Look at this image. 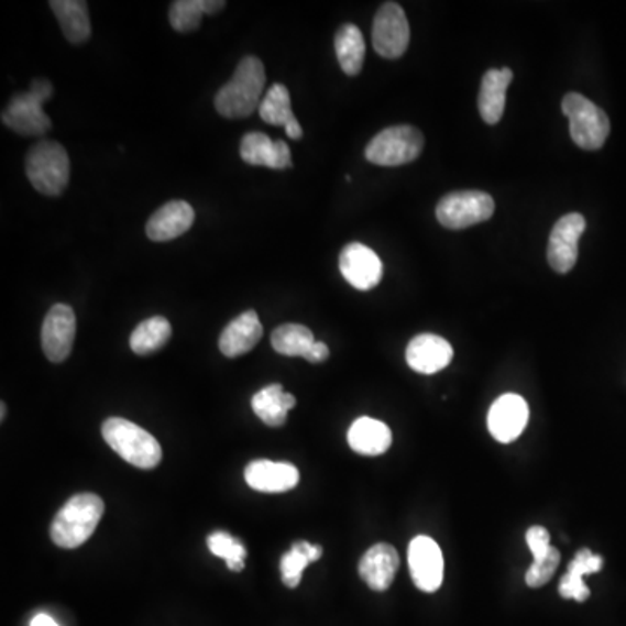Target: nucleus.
Returning a JSON list of instances; mask_svg holds the SVG:
<instances>
[{"mask_svg":"<svg viewBox=\"0 0 626 626\" xmlns=\"http://www.w3.org/2000/svg\"><path fill=\"white\" fill-rule=\"evenodd\" d=\"M266 74L262 59L245 56L237 65L232 79L224 84L215 98V107L224 119H245L262 105Z\"/></svg>","mask_w":626,"mask_h":626,"instance_id":"f257e3e1","label":"nucleus"},{"mask_svg":"<svg viewBox=\"0 0 626 626\" xmlns=\"http://www.w3.org/2000/svg\"><path fill=\"white\" fill-rule=\"evenodd\" d=\"M105 514L103 499L98 494H75L54 517L51 539L59 548L80 547L91 538Z\"/></svg>","mask_w":626,"mask_h":626,"instance_id":"f03ea898","label":"nucleus"},{"mask_svg":"<svg viewBox=\"0 0 626 626\" xmlns=\"http://www.w3.org/2000/svg\"><path fill=\"white\" fill-rule=\"evenodd\" d=\"M113 451L136 469L152 470L162 461V448L152 433L124 418H108L101 427Z\"/></svg>","mask_w":626,"mask_h":626,"instance_id":"7ed1b4c3","label":"nucleus"},{"mask_svg":"<svg viewBox=\"0 0 626 626\" xmlns=\"http://www.w3.org/2000/svg\"><path fill=\"white\" fill-rule=\"evenodd\" d=\"M26 176L42 196H62L70 182V158L58 142L42 140L26 155Z\"/></svg>","mask_w":626,"mask_h":626,"instance_id":"20e7f679","label":"nucleus"},{"mask_svg":"<svg viewBox=\"0 0 626 626\" xmlns=\"http://www.w3.org/2000/svg\"><path fill=\"white\" fill-rule=\"evenodd\" d=\"M53 96V84L35 79L29 91L18 92L2 112V122L21 136H42L51 129V119L44 112V101Z\"/></svg>","mask_w":626,"mask_h":626,"instance_id":"39448f33","label":"nucleus"},{"mask_svg":"<svg viewBox=\"0 0 626 626\" xmlns=\"http://www.w3.org/2000/svg\"><path fill=\"white\" fill-rule=\"evenodd\" d=\"M562 112L569 119L571 138L580 149L598 150L609 136L611 124L606 112L580 92H569L562 100Z\"/></svg>","mask_w":626,"mask_h":626,"instance_id":"423d86ee","label":"nucleus"},{"mask_svg":"<svg viewBox=\"0 0 626 626\" xmlns=\"http://www.w3.org/2000/svg\"><path fill=\"white\" fill-rule=\"evenodd\" d=\"M425 138L415 125L386 128L365 146V158L376 166H404L416 161L424 150Z\"/></svg>","mask_w":626,"mask_h":626,"instance_id":"0eeeda50","label":"nucleus"},{"mask_svg":"<svg viewBox=\"0 0 626 626\" xmlns=\"http://www.w3.org/2000/svg\"><path fill=\"white\" fill-rule=\"evenodd\" d=\"M494 212V200L481 190L452 191L437 204V220L449 230L469 229L473 224L490 220Z\"/></svg>","mask_w":626,"mask_h":626,"instance_id":"6e6552de","label":"nucleus"},{"mask_svg":"<svg viewBox=\"0 0 626 626\" xmlns=\"http://www.w3.org/2000/svg\"><path fill=\"white\" fill-rule=\"evenodd\" d=\"M409 21L397 2H386L374 18L373 46L383 58H400L409 46Z\"/></svg>","mask_w":626,"mask_h":626,"instance_id":"1a4fd4ad","label":"nucleus"},{"mask_svg":"<svg viewBox=\"0 0 626 626\" xmlns=\"http://www.w3.org/2000/svg\"><path fill=\"white\" fill-rule=\"evenodd\" d=\"M586 229V221L580 212H571L557 221L548 239V263L557 274H568L576 265L578 242Z\"/></svg>","mask_w":626,"mask_h":626,"instance_id":"9d476101","label":"nucleus"},{"mask_svg":"<svg viewBox=\"0 0 626 626\" xmlns=\"http://www.w3.org/2000/svg\"><path fill=\"white\" fill-rule=\"evenodd\" d=\"M409 571L421 592L433 593L444 581V556L436 539L416 536L409 543Z\"/></svg>","mask_w":626,"mask_h":626,"instance_id":"9b49d317","label":"nucleus"},{"mask_svg":"<svg viewBox=\"0 0 626 626\" xmlns=\"http://www.w3.org/2000/svg\"><path fill=\"white\" fill-rule=\"evenodd\" d=\"M75 332L77 320L74 308L65 304L54 305L42 323V350L47 361L56 364L67 361L74 347Z\"/></svg>","mask_w":626,"mask_h":626,"instance_id":"f8f14e48","label":"nucleus"},{"mask_svg":"<svg viewBox=\"0 0 626 626\" xmlns=\"http://www.w3.org/2000/svg\"><path fill=\"white\" fill-rule=\"evenodd\" d=\"M340 270L347 283L359 290L374 289L382 283V260L361 242L344 245L340 254Z\"/></svg>","mask_w":626,"mask_h":626,"instance_id":"ddd939ff","label":"nucleus"},{"mask_svg":"<svg viewBox=\"0 0 626 626\" xmlns=\"http://www.w3.org/2000/svg\"><path fill=\"white\" fill-rule=\"evenodd\" d=\"M527 419H529V406L526 400L520 395L506 394L494 400L491 406L487 428L498 442L510 444L526 430Z\"/></svg>","mask_w":626,"mask_h":626,"instance_id":"4468645a","label":"nucleus"},{"mask_svg":"<svg viewBox=\"0 0 626 626\" xmlns=\"http://www.w3.org/2000/svg\"><path fill=\"white\" fill-rule=\"evenodd\" d=\"M452 347L437 334H419L407 344L406 361L419 374H436L451 364Z\"/></svg>","mask_w":626,"mask_h":626,"instance_id":"2eb2a0df","label":"nucleus"},{"mask_svg":"<svg viewBox=\"0 0 626 626\" xmlns=\"http://www.w3.org/2000/svg\"><path fill=\"white\" fill-rule=\"evenodd\" d=\"M196 221V211L185 200H169L152 215L146 223L150 241L167 242L178 239L191 229Z\"/></svg>","mask_w":626,"mask_h":626,"instance_id":"dca6fc26","label":"nucleus"},{"mask_svg":"<svg viewBox=\"0 0 626 626\" xmlns=\"http://www.w3.org/2000/svg\"><path fill=\"white\" fill-rule=\"evenodd\" d=\"M400 559L397 550L388 543H377L371 547L359 562V574L365 585L374 592H386L394 583Z\"/></svg>","mask_w":626,"mask_h":626,"instance_id":"f3484780","label":"nucleus"},{"mask_svg":"<svg viewBox=\"0 0 626 626\" xmlns=\"http://www.w3.org/2000/svg\"><path fill=\"white\" fill-rule=\"evenodd\" d=\"M245 482L260 493H286L295 490L299 482V472L290 463L256 460L244 472Z\"/></svg>","mask_w":626,"mask_h":626,"instance_id":"a211bd4d","label":"nucleus"},{"mask_svg":"<svg viewBox=\"0 0 626 626\" xmlns=\"http://www.w3.org/2000/svg\"><path fill=\"white\" fill-rule=\"evenodd\" d=\"M241 157L250 166H265L270 169H289L290 150L286 142L272 138L265 133H248L242 138Z\"/></svg>","mask_w":626,"mask_h":626,"instance_id":"6ab92c4d","label":"nucleus"},{"mask_svg":"<svg viewBox=\"0 0 626 626\" xmlns=\"http://www.w3.org/2000/svg\"><path fill=\"white\" fill-rule=\"evenodd\" d=\"M263 326L256 311L248 310L233 319L220 337V350L224 358H241L260 343Z\"/></svg>","mask_w":626,"mask_h":626,"instance_id":"aec40b11","label":"nucleus"},{"mask_svg":"<svg viewBox=\"0 0 626 626\" xmlns=\"http://www.w3.org/2000/svg\"><path fill=\"white\" fill-rule=\"evenodd\" d=\"M514 80L510 68H493L485 72L482 77L481 92H479V112L487 124H498L505 112L506 89Z\"/></svg>","mask_w":626,"mask_h":626,"instance_id":"412c9836","label":"nucleus"},{"mask_svg":"<svg viewBox=\"0 0 626 626\" xmlns=\"http://www.w3.org/2000/svg\"><path fill=\"white\" fill-rule=\"evenodd\" d=\"M349 444L362 457H380L392 446V431L382 421L374 418L355 419L349 430Z\"/></svg>","mask_w":626,"mask_h":626,"instance_id":"4be33fe9","label":"nucleus"},{"mask_svg":"<svg viewBox=\"0 0 626 626\" xmlns=\"http://www.w3.org/2000/svg\"><path fill=\"white\" fill-rule=\"evenodd\" d=\"M602 565H604V559L590 552L589 548L578 552L569 564L568 573L560 580L559 593L562 598H573L576 602L589 601L590 589L585 585L583 578L586 574L598 573Z\"/></svg>","mask_w":626,"mask_h":626,"instance_id":"5701e85b","label":"nucleus"},{"mask_svg":"<svg viewBox=\"0 0 626 626\" xmlns=\"http://www.w3.org/2000/svg\"><path fill=\"white\" fill-rule=\"evenodd\" d=\"M50 8L58 20L63 35L72 44H83L91 37L88 4L83 0H51Z\"/></svg>","mask_w":626,"mask_h":626,"instance_id":"b1692460","label":"nucleus"},{"mask_svg":"<svg viewBox=\"0 0 626 626\" xmlns=\"http://www.w3.org/2000/svg\"><path fill=\"white\" fill-rule=\"evenodd\" d=\"M251 406L254 415L262 419L266 427H283L287 421V413L296 406V398L295 395L284 392L283 385L274 383L254 394Z\"/></svg>","mask_w":626,"mask_h":626,"instance_id":"393cba45","label":"nucleus"},{"mask_svg":"<svg viewBox=\"0 0 626 626\" xmlns=\"http://www.w3.org/2000/svg\"><path fill=\"white\" fill-rule=\"evenodd\" d=\"M223 0H176L171 4L169 23L179 34H190L199 29L204 14L223 11Z\"/></svg>","mask_w":626,"mask_h":626,"instance_id":"a878e982","label":"nucleus"},{"mask_svg":"<svg viewBox=\"0 0 626 626\" xmlns=\"http://www.w3.org/2000/svg\"><path fill=\"white\" fill-rule=\"evenodd\" d=\"M334 50L344 74L350 77L361 74L365 58V41L359 26L353 23L340 26L334 37Z\"/></svg>","mask_w":626,"mask_h":626,"instance_id":"bb28decb","label":"nucleus"},{"mask_svg":"<svg viewBox=\"0 0 626 626\" xmlns=\"http://www.w3.org/2000/svg\"><path fill=\"white\" fill-rule=\"evenodd\" d=\"M171 332L173 329H171L169 320L166 317H150L134 329L129 344L136 355H150V353L161 350L169 341Z\"/></svg>","mask_w":626,"mask_h":626,"instance_id":"cd10ccee","label":"nucleus"},{"mask_svg":"<svg viewBox=\"0 0 626 626\" xmlns=\"http://www.w3.org/2000/svg\"><path fill=\"white\" fill-rule=\"evenodd\" d=\"M322 557V547L311 545L308 541H298L293 545L289 552L284 553L281 559V573L283 583L287 589H296L301 583L304 571L310 562H317Z\"/></svg>","mask_w":626,"mask_h":626,"instance_id":"c85d7f7f","label":"nucleus"},{"mask_svg":"<svg viewBox=\"0 0 626 626\" xmlns=\"http://www.w3.org/2000/svg\"><path fill=\"white\" fill-rule=\"evenodd\" d=\"M314 343L316 338L301 323H284L272 332V347L286 358H305Z\"/></svg>","mask_w":626,"mask_h":626,"instance_id":"c756f323","label":"nucleus"},{"mask_svg":"<svg viewBox=\"0 0 626 626\" xmlns=\"http://www.w3.org/2000/svg\"><path fill=\"white\" fill-rule=\"evenodd\" d=\"M257 113L266 124L283 125L284 129L298 122L290 107L289 91L284 84H272V88L266 91L262 105L257 108Z\"/></svg>","mask_w":626,"mask_h":626,"instance_id":"7c9ffc66","label":"nucleus"},{"mask_svg":"<svg viewBox=\"0 0 626 626\" xmlns=\"http://www.w3.org/2000/svg\"><path fill=\"white\" fill-rule=\"evenodd\" d=\"M208 547L212 556L223 559L227 562V568L233 573H241L242 569L245 568V557H248L245 547L229 532H212L208 538Z\"/></svg>","mask_w":626,"mask_h":626,"instance_id":"2f4dec72","label":"nucleus"},{"mask_svg":"<svg viewBox=\"0 0 626 626\" xmlns=\"http://www.w3.org/2000/svg\"><path fill=\"white\" fill-rule=\"evenodd\" d=\"M560 564V552L557 548H550V552L543 559L535 560L531 568L526 573L527 586L531 589H539V586L547 585L548 581L552 580L556 574L557 568Z\"/></svg>","mask_w":626,"mask_h":626,"instance_id":"473e14b6","label":"nucleus"},{"mask_svg":"<svg viewBox=\"0 0 626 626\" xmlns=\"http://www.w3.org/2000/svg\"><path fill=\"white\" fill-rule=\"evenodd\" d=\"M527 547L531 550L535 560L543 559L548 552H550V532L541 526L529 527V531L526 535Z\"/></svg>","mask_w":626,"mask_h":626,"instance_id":"72a5a7b5","label":"nucleus"},{"mask_svg":"<svg viewBox=\"0 0 626 626\" xmlns=\"http://www.w3.org/2000/svg\"><path fill=\"white\" fill-rule=\"evenodd\" d=\"M304 359H307L311 364H320V362L328 361V344L322 343V341H316V343L311 344V349L308 350L307 355H305Z\"/></svg>","mask_w":626,"mask_h":626,"instance_id":"f704fd0d","label":"nucleus"},{"mask_svg":"<svg viewBox=\"0 0 626 626\" xmlns=\"http://www.w3.org/2000/svg\"><path fill=\"white\" fill-rule=\"evenodd\" d=\"M30 626H59L58 623L51 618L50 614H37L34 619H32V625Z\"/></svg>","mask_w":626,"mask_h":626,"instance_id":"c9c22d12","label":"nucleus"},{"mask_svg":"<svg viewBox=\"0 0 626 626\" xmlns=\"http://www.w3.org/2000/svg\"><path fill=\"white\" fill-rule=\"evenodd\" d=\"M0 418H2V421H4L6 418V404L2 403V415H0Z\"/></svg>","mask_w":626,"mask_h":626,"instance_id":"e433bc0d","label":"nucleus"}]
</instances>
